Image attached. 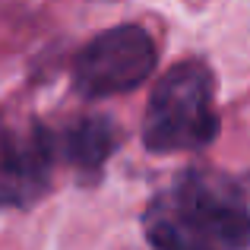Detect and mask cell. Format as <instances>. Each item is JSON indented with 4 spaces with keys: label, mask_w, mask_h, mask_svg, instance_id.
I'll return each mask as SVG.
<instances>
[{
    "label": "cell",
    "mask_w": 250,
    "mask_h": 250,
    "mask_svg": "<svg viewBox=\"0 0 250 250\" xmlns=\"http://www.w3.org/2000/svg\"><path fill=\"white\" fill-rule=\"evenodd\" d=\"M219 133L212 73L203 61H181L155 83L143 114V146L155 155L196 152Z\"/></svg>",
    "instance_id": "obj_2"
},
{
    "label": "cell",
    "mask_w": 250,
    "mask_h": 250,
    "mask_svg": "<svg viewBox=\"0 0 250 250\" xmlns=\"http://www.w3.org/2000/svg\"><path fill=\"white\" fill-rule=\"evenodd\" d=\"M117 140H121V133L111 117H80L54 136V155H63L83 177H92L111 159V152L117 149Z\"/></svg>",
    "instance_id": "obj_5"
},
{
    "label": "cell",
    "mask_w": 250,
    "mask_h": 250,
    "mask_svg": "<svg viewBox=\"0 0 250 250\" xmlns=\"http://www.w3.org/2000/svg\"><path fill=\"white\" fill-rule=\"evenodd\" d=\"M143 231L155 250H247L250 206L228 174L193 168L152 200Z\"/></svg>",
    "instance_id": "obj_1"
},
{
    "label": "cell",
    "mask_w": 250,
    "mask_h": 250,
    "mask_svg": "<svg viewBox=\"0 0 250 250\" xmlns=\"http://www.w3.org/2000/svg\"><path fill=\"white\" fill-rule=\"evenodd\" d=\"M155 61L159 51L143 25H111L83 44L73 63V83L85 98L124 95L152 76Z\"/></svg>",
    "instance_id": "obj_3"
},
{
    "label": "cell",
    "mask_w": 250,
    "mask_h": 250,
    "mask_svg": "<svg viewBox=\"0 0 250 250\" xmlns=\"http://www.w3.org/2000/svg\"><path fill=\"white\" fill-rule=\"evenodd\" d=\"M54 133L42 124H0V206H32L48 190Z\"/></svg>",
    "instance_id": "obj_4"
}]
</instances>
